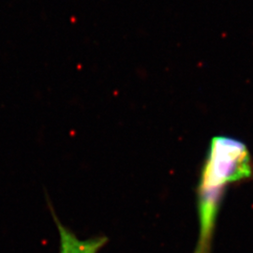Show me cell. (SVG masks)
Returning <instances> with one entry per match:
<instances>
[{"label": "cell", "mask_w": 253, "mask_h": 253, "mask_svg": "<svg viewBox=\"0 0 253 253\" xmlns=\"http://www.w3.org/2000/svg\"><path fill=\"white\" fill-rule=\"evenodd\" d=\"M253 176V161L246 144L228 136H216L211 140L198 187L201 244L211 245L227 186Z\"/></svg>", "instance_id": "cell-1"}, {"label": "cell", "mask_w": 253, "mask_h": 253, "mask_svg": "<svg viewBox=\"0 0 253 253\" xmlns=\"http://www.w3.org/2000/svg\"><path fill=\"white\" fill-rule=\"evenodd\" d=\"M47 205L59 234V253H98L107 244L108 238L106 236L80 239L70 228L65 226L60 221L49 196H47Z\"/></svg>", "instance_id": "cell-2"}, {"label": "cell", "mask_w": 253, "mask_h": 253, "mask_svg": "<svg viewBox=\"0 0 253 253\" xmlns=\"http://www.w3.org/2000/svg\"><path fill=\"white\" fill-rule=\"evenodd\" d=\"M202 253V251L200 250V248L198 247V246H196V248H195V251H194V253Z\"/></svg>", "instance_id": "cell-3"}]
</instances>
